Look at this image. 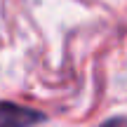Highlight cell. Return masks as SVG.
Instances as JSON below:
<instances>
[{"label": "cell", "instance_id": "6da1fadb", "mask_svg": "<svg viewBox=\"0 0 127 127\" xmlns=\"http://www.w3.org/2000/svg\"><path fill=\"white\" fill-rule=\"evenodd\" d=\"M42 120L45 115L40 111L26 108L12 101H0V127H33Z\"/></svg>", "mask_w": 127, "mask_h": 127}, {"label": "cell", "instance_id": "7a4b0ae2", "mask_svg": "<svg viewBox=\"0 0 127 127\" xmlns=\"http://www.w3.org/2000/svg\"><path fill=\"white\" fill-rule=\"evenodd\" d=\"M101 127H127V118H113L111 123H106Z\"/></svg>", "mask_w": 127, "mask_h": 127}]
</instances>
